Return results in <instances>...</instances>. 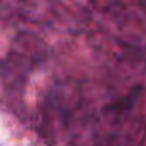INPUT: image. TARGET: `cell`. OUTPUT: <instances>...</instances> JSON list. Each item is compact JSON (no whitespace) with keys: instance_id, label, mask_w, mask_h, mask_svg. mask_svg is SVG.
<instances>
[{"instance_id":"cell-1","label":"cell","mask_w":146,"mask_h":146,"mask_svg":"<svg viewBox=\"0 0 146 146\" xmlns=\"http://www.w3.org/2000/svg\"><path fill=\"white\" fill-rule=\"evenodd\" d=\"M134 100H136V90H134V93H131L129 96H125V98H120L119 102L112 103V105H110L107 110H110V112H124V110H127V108H131V107H132Z\"/></svg>"},{"instance_id":"cell-2","label":"cell","mask_w":146,"mask_h":146,"mask_svg":"<svg viewBox=\"0 0 146 146\" xmlns=\"http://www.w3.org/2000/svg\"><path fill=\"white\" fill-rule=\"evenodd\" d=\"M19 2H24V4H31V2H35V0H19Z\"/></svg>"}]
</instances>
